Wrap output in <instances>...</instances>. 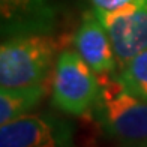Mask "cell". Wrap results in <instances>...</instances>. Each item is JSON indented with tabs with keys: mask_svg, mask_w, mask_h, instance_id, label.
Instances as JSON below:
<instances>
[{
	"mask_svg": "<svg viewBox=\"0 0 147 147\" xmlns=\"http://www.w3.org/2000/svg\"><path fill=\"white\" fill-rule=\"evenodd\" d=\"M98 78L101 92L93 110L105 132L122 141H147V101L131 93L113 74Z\"/></svg>",
	"mask_w": 147,
	"mask_h": 147,
	"instance_id": "6da1fadb",
	"label": "cell"
},
{
	"mask_svg": "<svg viewBox=\"0 0 147 147\" xmlns=\"http://www.w3.org/2000/svg\"><path fill=\"white\" fill-rule=\"evenodd\" d=\"M56 51V41L42 35L17 36L3 42L0 48L2 90L44 86Z\"/></svg>",
	"mask_w": 147,
	"mask_h": 147,
	"instance_id": "7a4b0ae2",
	"label": "cell"
},
{
	"mask_svg": "<svg viewBox=\"0 0 147 147\" xmlns=\"http://www.w3.org/2000/svg\"><path fill=\"white\" fill-rule=\"evenodd\" d=\"M101 92L96 72L71 50L60 53L53 78V102L71 116H83L95 108Z\"/></svg>",
	"mask_w": 147,
	"mask_h": 147,
	"instance_id": "3957f363",
	"label": "cell"
},
{
	"mask_svg": "<svg viewBox=\"0 0 147 147\" xmlns=\"http://www.w3.org/2000/svg\"><path fill=\"white\" fill-rule=\"evenodd\" d=\"M95 12L108 32L120 69L147 50V0H131L117 9Z\"/></svg>",
	"mask_w": 147,
	"mask_h": 147,
	"instance_id": "277c9868",
	"label": "cell"
},
{
	"mask_svg": "<svg viewBox=\"0 0 147 147\" xmlns=\"http://www.w3.org/2000/svg\"><path fill=\"white\" fill-rule=\"evenodd\" d=\"M0 147H74L72 128L51 114H24L0 128Z\"/></svg>",
	"mask_w": 147,
	"mask_h": 147,
	"instance_id": "5b68a950",
	"label": "cell"
},
{
	"mask_svg": "<svg viewBox=\"0 0 147 147\" xmlns=\"http://www.w3.org/2000/svg\"><path fill=\"white\" fill-rule=\"evenodd\" d=\"M75 47L78 54L96 75L113 74L119 66L108 32L96 12H86L83 15L81 24L75 33Z\"/></svg>",
	"mask_w": 147,
	"mask_h": 147,
	"instance_id": "8992f818",
	"label": "cell"
},
{
	"mask_svg": "<svg viewBox=\"0 0 147 147\" xmlns=\"http://www.w3.org/2000/svg\"><path fill=\"white\" fill-rule=\"evenodd\" d=\"M3 30L36 32L48 27L53 12L44 0H0Z\"/></svg>",
	"mask_w": 147,
	"mask_h": 147,
	"instance_id": "52a82bcc",
	"label": "cell"
},
{
	"mask_svg": "<svg viewBox=\"0 0 147 147\" xmlns=\"http://www.w3.org/2000/svg\"><path fill=\"white\" fill-rule=\"evenodd\" d=\"M45 93V86L32 89L2 90L0 93V123L5 125L27 114Z\"/></svg>",
	"mask_w": 147,
	"mask_h": 147,
	"instance_id": "ba28073f",
	"label": "cell"
},
{
	"mask_svg": "<svg viewBox=\"0 0 147 147\" xmlns=\"http://www.w3.org/2000/svg\"><path fill=\"white\" fill-rule=\"evenodd\" d=\"M117 77L131 93L147 101V50L141 51L122 68Z\"/></svg>",
	"mask_w": 147,
	"mask_h": 147,
	"instance_id": "9c48e42d",
	"label": "cell"
},
{
	"mask_svg": "<svg viewBox=\"0 0 147 147\" xmlns=\"http://www.w3.org/2000/svg\"><path fill=\"white\" fill-rule=\"evenodd\" d=\"M131 0H92L95 9H102V11H113L117 9L120 6L126 5Z\"/></svg>",
	"mask_w": 147,
	"mask_h": 147,
	"instance_id": "30bf717a",
	"label": "cell"
},
{
	"mask_svg": "<svg viewBox=\"0 0 147 147\" xmlns=\"http://www.w3.org/2000/svg\"><path fill=\"white\" fill-rule=\"evenodd\" d=\"M132 147H147V141H141V143H135Z\"/></svg>",
	"mask_w": 147,
	"mask_h": 147,
	"instance_id": "8fae6325",
	"label": "cell"
}]
</instances>
